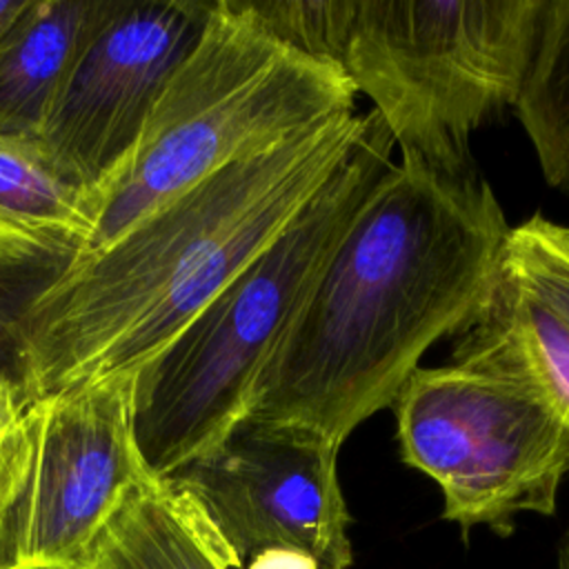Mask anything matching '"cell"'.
<instances>
[{
  "mask_svg": "<svg viewBox=\"0 0 569 569\" xmlns=\"http://www.w3.org/2000/svg\"><path fill=\"white\" fill-rule=\"evenodd\" d=\"M562 227V238H565V242L569 244V227H565V224H560Z\"/></svg>",
  "mask_w": 569,
  "mask_h": 569,
  "instance_id": "21",
  "label": "cell"
},
{
  "mask_svg": "<svg viewBox=\"0 0 569 569\" xmlns=\"http://www.w3.org/2000/svg\"><path fill=\"white\" fill-rule=\"evenodd\" d=\"M400 458L442 491V518L507 533L518 513L556 511L569 433L527 380L449 362L418 367L393 405Z\"/></svg>",
  "mask_w": 569,
  "mask_h": 569,
  "instance_id": "6",
  "label": "cell"
},
{
  "mask_svg": "<svg viewBox=\"0 0 569 569\" xmlns=\"http://www.w3.org/2000/svg\"><path fill=\"white\" fill-rule=\"evenodd\" d=\"M338 451L311 429L247 416L171 480L196 502L231 569L264 549L347 569L353 551Z\"/></svg>",
  "mask_w": 569,
  "mask_h": 569,
  "instance_id": "8",
  "label": "cell"
},
{
  "mask_svg": "<svg viewBox=\"0 0 569 569\" xmlns=\"http://www.w3.org/2000/svg\"><path fill=\"white\" fill-rule=\"evenodd\" d=\"M502 273L569 325V244L560 224L531 216L511 227Z\"/></svg>",
  "mask_w": 569,
  "mask_h": 569,
  "instance_id": "15",
  "label": "cell"
},
{
  "mask_svg": "<svg viewBox=\"0 0 569 569\" xmlns=\"http://www.w3.org/2000/svg\"><path fill=\"white\" fill-rule=\"evenodd\" d=\"M289 224L136 373L133 440L144 469L173 478L247 416L253 387L358 207L393 167L376 111Z\"/></svg>",
  "mask_w": 569,
  "mask_h": 569,
  "instance_id": "3",
  "label": "cell"
},
{
  "mask_svg": "<svg viewBox=\"0 0 569 569\" xmlns=\"http://www.w3.org/2000/svg\"><path fill=\"white\" fill-rule=\"evenodd\" d=\"M549 187L569 196V0H545L529 71L516 102Z\"/></svg>",
  "mask_w": 569,
  "mask_h": 569,
  "instance_id": "14",
  "label": "cell"
},
{
  "mask_svg": "<svg viewBox=\"0 0 569 569\" xmlns=\"http://www.w3.org/2000/svg\"><path fill=\"white\" fill-rule=\"evenodd\" d=\"M558 569H569V529L558 542Z\"/></svg>",
  "mask_w": 569,
  "mask_h": 569,
  "instance_id": "20",
  "label": "cell"
},
{
  "mask_svg": "<svg viewBox=\"0 0 569 569\" xmlns=\"http://www.w3.org/2000/svg\"><path fill=\"white\" fill-rule=\"evenodd\" d=\"M24 409H27V398L20 385L13 378L0 373V489L4 485L11 456L20 436Z\"/></svg>",
  "mask_w": 569,
  "mask_h": 569,
  "instance_id": "17",
  "label": "cell"
},
{
  "mask_svg": "<svg viewBox=\"0 0 569 569\" xmlns=\"http://www.w3.org/2000/svg\"><path fill=\"white\" fill-rule=\"evenodd\" d=\"M58 269L0 267V373L18 382L24 318L36 298L60 276Z\"/></svg>",
  "mask_w": 569,
  "mask_h": 569,
  "instance_id": "16",
  "label": "cell"
},
{
  "mask_svg": "<svg viewBox=\"0 0 569 569\" xmlns=\"http://www.w3.org/2000/svg\"><path fill=\"white\" fill-rule=\"evenodd\" d=\"M367 118L340 116L240 158L71 262L24 318L27 402L147 367L325 184Z\"/></svg>",
  "mask_w": 569,
  "mask_h": 569,
  "instance_id": "2",
  "label": "cell"
},
{
  "mask_svg": "<svg viewBox=\"0 0 569 569\" xmlns=\"http://www.w3.org/2000/svg\"><path fill=\"white\" fill-rule=\"evenodd\" d=\"M24 0H0V33L9 27V22L20 13Z\"/></svg>",
  "mask_w": 569,
  "mask_h": 569,
  "instance_id": "19",
  "label": "cell"
},
{
  "mask_svg": "<svg viewBox=\"0 0 569 569\" xmlns=\"http://www.w3.org/2000/svg\"><path fill=\"white\" fill-rule=\"evenodd\" d=\"M111 0H24L0 33V133L40 138L73 62Z\"/></svg>",
  "mask_w": 569,
  "mask_h": 569,
  "instance_id": "11",
  "label": "cell"
},
{
  "mask_svg": "<svg viewBox=\"0 0 569 569\" xmlns=\"http://www.w3.org/2000/svg\"><path fill=\"white\" fill-rule=\"evenodd\" d=\"M545 0H333L331 62L400 158L478 171L471 136L516 109Z\"/></svg>",
  "mask_w": 569,
  "mask_h": 569,
  "instance_id": "5",
  "label": "cell"
},
{
  "mask_svg": "<svg viewBox=\"0 0 569 569\" xmlns=\"http://www.w3.org/2000/svg\"><path fill=\"white\" fill-rule=\"evenodd\" d=\"M211 2L118 0L96 29L40 131L58 171L93 189L136 144L156 100L196 47Z\"/></svg>",
  "mask_w": 569,
  "mask_h": 569,
  "instance_id": "9",
  "label": "cell"
},
{
  "mask_svg": "<svg viewBox=\"0 0 569 569\" xmlns=\"http://www.w3.org/2000/svg\"><path fill=\"white\" fill-rule=\"evenodd\" d=\"M91 229L89 189L58 171L40 138L0 133V267L64 271Z\"/></svg>",
  "mask_w": 569,
  "mask_h": 569,
  "instance_id": "10",
  "label": "cell"
},
{
  "mask_svg": "<svg viewBox=\"0 0 569 569\" xmlns=\"http://www.w3.org/2000/svg\"><path fill=\"white\" fill-rule=\"evenodd\" d=\"M340 67L278 40L249 0L211 2L207 24L156 100L136 144L89 189L84 258L218 169L356 113ZM73 260V262H76Z\"/></svg>",
  "mask_w": 569,
  "mask_h": 569,
  "instance_id": "4",
  "label": "cell"
},
{
  "mask_svg": "<svg viewBox=\"0 0 569 569\" xmlns=\"http://www.w3.org/2000/svg\"><path fill=\"white\" fill-rule=\"evenodd\" d=\"M451 362L531 382L569 433V325L505 273L485 311L458 336Z\"/></svg>",
  "mask_w": 569,
  "mask_h": 569,
  "instance_id": "12",
  "label": "cell"
},
{
  "mask_svg": "<svg viewBox=\"0 0 569 569\" xmlns=\"http://www.w3.org/2000/svg\"><path fill=\"white\" fill-rule=\"evenodd\" d=\"M80 569H231L200 509L171 478L144 473Z\"/></svg>",
  "mask_w": 569,
  "mask_h": 569,
  "instance_id": "13",
  "label": "cell"
},
{
  "mask_svg": "<svg viewBox=\"0 0 569 569\" xmlns=\"http://www.w3.org/2000/svg\"><path fill=\"white\" fill-rule=\"evenodd\" d=\"M509 229L480 171L393 162L318 271L247 416L342 447L393 405L431 345L478 320L500 282Z\"/></svg>",
  "mask_w": 569,
  "mask_h": 569,
  "instance_id": "1",
  "label": "cell"
},
{
  "mask_svg": "<svg viewBox=\"0 0 569 569\" xmlns=\"http://www.w3.org/2000/svg\"><path fill=\"white\" fill-rule=\"evenodd\" d=\"M242 569H322L309 553L296 549H264Z\"/></svg>",
  "mask_w": 569,
  "mask_h": 569,
  "instance_id": "18",
  "label": "cell"
},
{
  "mask_svg": "<svg viewBox=\"0 0 569 569\" xmlns=\"http://www.w3.org/2000/svg\"><path fill=\"white\" fill-rule=\"evenodd\" d=\"M133 376L27 402L0 489V569H80L149 473L133 440Z\"/></svg>",
  "mask_w": 569,
  "mask_h": 569,
  "instance_id": "7",
  "label": "cell"
}]
</instances>
